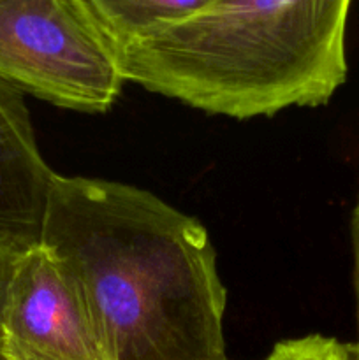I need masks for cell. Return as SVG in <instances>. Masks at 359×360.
<instances>
[{
  "mask_svg": "<svg viewBox=\"0 0 359 360\" xmlns=\"http://www.w3.org/2000/svg\"><path fill=\"white\" fill-rule=\"evenodd\" d=\"M70 267L116 360H229L206 229L125 183L55 176L41 243Z\"/></svg>",
  "mask_w": 359,
  "mask_h": 360,
  "instance_id": "6da1fadb",
  "label": "cell"
},
{
  "mask_svg": "<svg viewBox=\"0 0 359 360\" xmlns=\"http://www.w3.org/2000/svg\"><path fill=\"white\" fill-rule=\"evenodd\" d=\"M352 0H213L120 48L125 81L245 120L322 105L347 79Z\"/></svg>",
  "mask_w": 359,
  "mask_h": 360,
  "instance_id": "7a4b0ae2",
  "label": "cell"
},
{
  "mask_svg": "<svg viewBox=\"0 0 359 360\" xmlns=\"http://www.w3.org/2000/svg\"><path fill=\"white\" fill-rule=\"evenodd\" d=\"M0 79L83 112L108 111L125 83L118 46L84 0H0Z\"/></svg>",
  "mask_w": 359,
  "mask_h": 360,
  "instance_id": "3957f363",
  "label": "cell"
},
{
  "mask_svg": "<svg viewBox=\"0 0 359 360\" xmlns=\"http://www.w3.org/2000/svg\"><path fill=\"white\" fill-rule=\"evenodd\" d=\"M0 336L7 360H116L76 274L42 245L18 260Z\"/></svg>",
  "mask_w": 359,
  "mask_h": 360,
  "instance_id": "277c9868",
  "label": "cell"
},
{
  "mask_svg": "<svg viewBox=\"0 0 359 360\" xmlns=\"http://www.w3.org/2000/svg\"><path fill=\"white\" fill-rule=\"evenodd\" d=\"M55 176L35 143L23 91L0 79V236L27 248L41 243Z\"/></svg>",
  "mask_w": 359,
  "mask_h": 360,
  "instance_id": "5b68a950",
  "label": "cell"
},
{
  "mask_svg": "<svg viewBox=\"0 0 359 360\" xmlns=\"http://www.w3.org/2000/svg\"><path fill=\"white\" fill-rule=\"evenodd\" d=\"M118 49L127 42L176 23L213 0H84Z\"/></svg>",
  "mask_w": 359,
  "mask_h": 360,
  "instance_id": "8992f818",
  "label": "cell"
},
{
  "mask_svg": "<svg viewBox=\"0 0 359 360\" xmlns=\"http://www.w3.org/2000/svg\"><path fill=\"white\" fill-rule=\"evenodd\" d=\"M264 360H358L354 347L334 338L312 336L277 343Z\"/></svg>",
  "mask_w": 359,
  "mask_h": 360,
  "instance_id": "52a82bcc",
  "label": "cell"
},
{
  "mask_svg": "<svg viewBox=\"0 0 359 360\" xmlns=\"http://www.w3.org/2000/svg\"><path fill=\"white\" fill-rule=\"evenodd\" d=\"M27 250V246L20 245V243L7 239L0 236V322H2V313L4 304H6L7 297V288H9L11 278H13L14 269H16L18 260L21 259ZM2 340V336H0Z\"/></svg>",
  "mask_w": 359,
  "mask_h": 360,
  "instance_id": "ba28073f",
  "label": "cell"
},
{
  "mask_svg": "<svg viewBox=\"0 0 359 360\" xmlns=\"http://www.w3.org/2000/svg\"><path fill=\"white\" fill-rule=\"evenodd\" d=\"M351 239H352V255H354V288L355 301H358V343L354 345L355 357L359 360V199L355 202L351 218Z\"/></svg>",
  "mask_w": 359,
  "mask_h": 360,
  "instance_id": "9c48e42d",
  "label": "cell"
},
{
  "mask_svg": "<svg viewBox=\"0 0 359 360\" xmlns=\"http://www.w3.org/2000/svg\"><path fill=\"white\" fill-rule=\"evenodd\" d=\"M0 360H7L6 354H4V347H2V340H0Z\"/></svg>",
  "mask_w": 359,
  "mask_h": 360,
  "instance_id": "30bf717a",
  "label": "cell"
}]
</instances>
